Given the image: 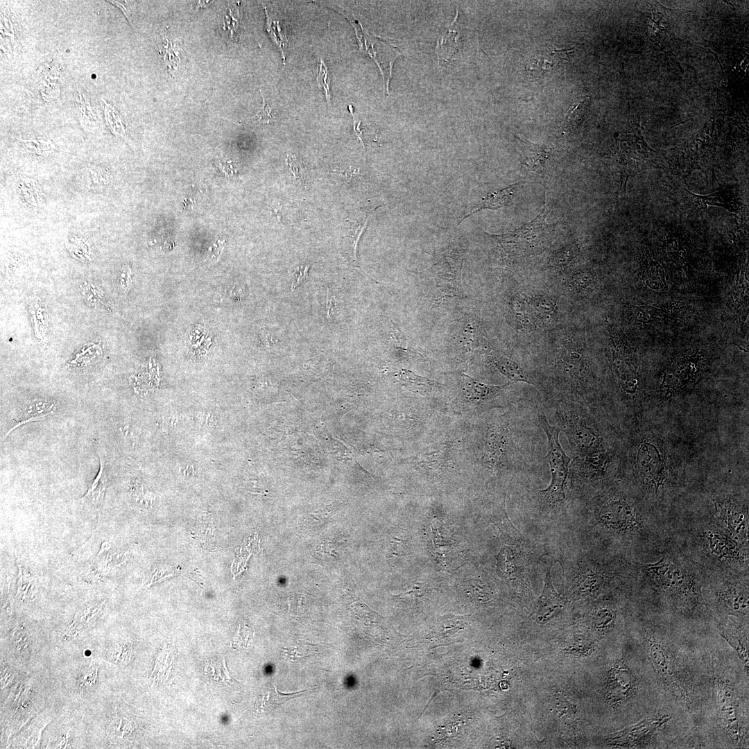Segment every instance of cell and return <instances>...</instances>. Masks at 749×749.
<instances>
[{
    "mask_svg": "<svg viewBox=\"0 0 749 749\" xmlns=\"http://www.w3.org/2000/svg\"><path fill=\"white\" fill-rule=\"evenodd\" d=\"M630 459L641 492L656 498L663 495L671 483L672 463L662 439L649 429L639 430L633 440Z\"/></svg>",
    "mask_w": 749,
    "mask_h": 749,
    "instance_id": "cell-1",
    "label": "cell"
},
{
    "mask_svg": "<svg viewBox=\"0 0 749 749\" xmlns=\"http://www.w3.org/2000/svg\"><path fill=\"white\" fill-rule=\"evenodd\" d=\"M551 210L544 198L540 213L531 221L505 234H486L511 258L537 255L550 246L554 239L555 226L546 221Z\"/></svg>",
    "mask_w": 749,
    "mask_h": 749,
    "instance_id": "cell-2",
    "label": "cell"
},
{
    "mask_svg": "<svg viewBox=\"0 0 749 749\" xmlns=\"http://www.w3.org/2000/svg\"><path fill=\"white\" fill-rule=\"evenodd\" d=\"M629 139L620 145L614 159L608 164L612 176L619 182V193L625 194L627 182L631 176L656 164L654 151L644 142L640 130L628 135Z\"/></svg>",
    "mask_w": 749,
    "mask_h": 749,
    "instance_id": "cell-3",
    "label": "cell"
},
{
    "mask_svg": "<svg viewBox=\"0 0 749 749\" xmlns=\"http://www.w3.org/2000/svg\"><path fill=\"white\" fill-rule=\"evenodd\" d=\"M540 424L547 436L548 452L545 457L549 464L551 481L540 491L542 499L551 506L560 504L565 499V488L571 458L564 451L559 441L560 429L551 425L544 415H539Z\"/></svg>",
    "mask_w": 749,
    "mask_h": 749,
    "instance_id": "cell-4",
    "label": "cell"
},
{
    "mask_svg": "<svg viewBox=\"0 0 749 749\" xmlns=\"http://www.w3.org/2000/svg\"><path fill=\"white\" fill-rule=\"evenodd\" d=\"M596 518L608 529L639 537L646 534V519L641 506L632 499H608L598 508Z\"/></svg>",
    "mask_w": 749,
    "mask_h": 749,
    "instance_id": "cell-5",
    "label": "cell"
},
{
    "mask_svg": "<svg viewBox=\"0 0 749 749\" xmlns=\"http://www.w3.org/2000/svg\"><path fill=\"white\" fill-rule=\"evenodd\" d=\"M641 569L653 583L664 591L684 597L697 595L698 585L691 574L669 558L643 565Z\"/></svg>",
    "mask_w": 749,
    "mask_h": 749,
    "instance_id": "cell-6",
    "label": "cell"
},
{
    "mask_svg": "<svg viewBox=\"0 0 749 749\" xmlns=\"http://www.w3.org/2000/svg\"><path fill=\"white\" fill-rule=\"evenodd\" d=\"M465 249L458 244L449 250L443 257L427 273V286L433 287L436 293H444V296H456L461 284L462 266Z\"/></svg>",
    "mask_w": 749,
    "mask_h": 749,
    "instance_id": "cell-7",
    "label": "cell"
},
{
    "mask_svg": "<svg viewBox=\"0 0 749 749\" xmlns=\"http://www.w3.org/2000/svg\"><path fill=\"white\" fill-rule=\"evenodd\" d=\"M701 356H679L668 366L662 377L661 389L666 398L679 396L692 388L703 371Z\"/></svg>",
    "mask_w": 749,
    "mask_h": 749,
    "instance_id": "cell-8",
    "label": "cell"
},
{
    "mask_svg": "<svg viewBox=\"0 0 749 749\" xmlns=\"http://www.w3.org/2000/svg\"><path fill=\"white\" fill-rule=\"evenodd\" d=\"M700 535L703 548L710 556L722 563L748 565V549L743 548L735 537L716 526L706 528Z\"/></svg>",
    "mask_w": 749,
    "mask_h": 749,
    "instance_id": "cell-9",
    "label": "cell"
},
{
    "mask_svg": "<svg viewBox=\"0 0 749 749\" xmlns=\"http://www.w3.org/2000/svg\"><path fill=\"white\" fill-rule=\"evenodd\" d=\"M563 428L574 448L579 451L582 456L606 451L602 435L588 420L571 417L569 422H565Z\"/></svg>",
    "mask_w": 749,
    "mask_h": 749,
    "instance_id": "cell-10",
    "label": "cell"
},
{
    "mask_svg": "<svg viewBox=\"0 0 749 749\" xmlns=\"http://www.w3.org/2000/svg\"><path fill=\"white\" fill-rule=\"evenodd\" d=\"M356 35L360 51L368 55L377 63L383 74L386 90L388 92L393 65L401 53L393 45L370 35L363 28L359 33L356 32Z\"/></svg>",
    "mask_w": 749,
    "mask_h": 749,
    "instance_id": "cell-11",
    "label": "cell"
},
{
    "mask_svg": "<svg viewBox=\"0 0 749 749\" xmlns=\"http://www.w3.org/2000/svg\"><path fill=\"white\" fill-rule=\"evenodd\" d=\"M614 347L612 350V365L617 374L619 382L623 390L632 397L637 395L638 390V374L636 362L628 351L623 349L621 340L616 341L612 338Z\"/></svg>",
    "mask_w": 749,
    "mask_h": 749,
    "instance_id": "cell-12",
    "label": "cell"
},
{
    "mask_svg": "<svg viewBox=\"0 0 749 749\" xmlns=\"http://www.w3.org/2000/svg\"><path fill=\"white\" fill-rule=\"evenodd\" d=\"M668 716L646 719L618 732L612 739L613 743L628 747L642 746L650 741L654 734L668 721Z\"/></svg>",
    "mask_w": 749,
    "mask_h": 749,
    "instance_id": "cell-13",
    "label": "cell"
},
{
    "mask_svg": "<svg viewBox=\"0 0 749 749\" xmlns=\"http://www.w3.org/2000/svg\"><path fill=\"white\" fill-rule=\"evenodd\" d=\"M715 515L723 528L743 540H748V515L740 506L732 503L718 501Z\"/></svg>",
    "mask_w": 749,
    "mask_h": 749,
    "instance_id": "cell-14",
    "label": "cell"
},
{
    "mask_svg": "<svg viewBox=\"0 0 749 749\" xmlns=\"http://www.w3.org/2000/svg\"><path fill=\"white\" fill-rule=\"evenodd\" d=\"M716 694L721 720L731 736L739 740L741 732L735 695L732 689L723 682H718L716 685Z\"/></svg>",
    "mask_w": 749,
    "mask_h": 749,
    "instance_id": "cell-15",
    "label": "cell"
},
{
    "mask_svg": "<svg viewBox=\"0 0 749 749\" xmlns=\"http://www.w3.org/2000/svg\"><path fill=\"white\" fill-rule=\"evenodd\" d=\"M685 191L691 197L695 205L702 209L713 205L723 207L733 214H737L739 212L740 202L737 184L723 187L708 195H697L687 189Z\"/></svg>",
    "mask_w": 749,
    "mask_h": 749,
    "instance_id": "cell-16",
    "label": "cell"
},
{
    "mask_svg": "<svg viewBox=\"0 0 749 749\" xmlns=\"http://www.w3.org/2000/svg\"><path fill=\"white\" fill-rule=\"evenodd\" d=\"M566 603L565 599L554 589L550 571L546 573L542 592L539 597L535 608V616L539 623H546L560 612Z\"/></svg>",
    "mask_w": 749,
    "mask_h": 749,
    "instance_id": "cell-17",
    "label": "cell"
},
{
    "mask_svg": "<svg viewBox=\"0 0 749 749\" xmlns=\"http://www.w3.org/2000/svg\"><path fill=\"white\" fill-rule=\"evenodd\" d=\"M716 596L723 605L736 613L748 612V585L734 580H725L716 587Z\"/></svg>",
    "mask_w": 749,
    "mask_h": 749,
    "instance_id": "cell-18",
    "label": "cell"
},
{
    "mask_svg": "<svg viewBox=\"0 0 749 749\" xmlns=\"http://www.w3.org/2000/svg\"><path fill=\"white\" fill-rule=\"evenodd\" d=\"M158 48L159 53L169 73L171 76L176 77L186 59L182 42L173 37L169 30L165 28L161 33V42Z\"/></svg>",
    "mask_w": 749,
    "mask_h": 749,
    "instance_id": "cell-19",
    "label": "cell"
},
{
    "mask_svg": "<svg viewBox=\"0 0 749 749\" xmlns=\"http://www.w3.org/2000/svg\"><path fill=\"white\" fill-rule=\"evenodd\" d=\"M519 140L522 146L519 160L523 168L529 173H543L550 150L524 139Z\"/></svg>",
    "mask_w": 749,
    "mask_h": 749,
    "instance_id": "cell-20",
    "label": "cell"
},
{
    "mask_svg": "<svg viewBox=\"0 0 749 749\" xmlns=\"http://www.w3.org/2000/svg\"><path fill=\"white\" fill-rule=\"evenodd\" d=\"M519 186L520 182H516L493 193H488L476 207H474L470 212L464 215L459 220L458 225H460L466 218L482 209L497 210L507 207L511 203L514 194Z\"/></svg>",
    "mask_w": 749,
    "mask_h": 749,
    "instance_id": "cell-21",
    "label": "cell"
},
{
    "mask_svg": "<svg viewBox=\"0 0 749 749\" xmlns=\"http://www.w3.org/2000/svg\"><path fill=\"white\" fill-rule=\"evenodd\" d=\"M508 385L509 384L498 386L486 384L467 374H462V389L465 398L470 401L481 402L492 398Z\"/></svg>",
    "mask_w": 749,
    "mask_h": 749,
    "instance_id": "cell-22",
    "label": "cell"
},
{
    "mask_svg": "<svg viewBox=\"0 0 749 749\" xmlns=\"http://www.w3.org/2000/svg\"><path fill=\"white\" fill-rule=\"evenodd\" d=\"M649 650L652 661L659 675L668 685L673 687V685L675 684V671L666 649L660 642L651 639Z\"/></svg>",
    "mask_w": 749,
    "mask_h": 749,
    "instance_id": "cell-23",
    "label": "cell"
},
{
    "mask_svg": "<svg viewBox=\"0 0 749 749\" xmlns=\"http://www.w3.org/2000/svg\"><path fill=\"white\" fill-rule=\"evenodd\" d=\"M458 10L454 20L446 33L438 40L436 53L439 61L449 60L460 49V40L458 26Z\"/></svg>",
    "mask_w": 749,
    "mask_h": 749,
    "instance_id": "cell-24",
    "label": "cell"
},
{
    "mask_svg": "<svg viewBox=\"0 0 749 749\" xmlns=\"http://www.w3.org/2000/svg\"><path fill=\"white\" fill-rule=\"evenodd\" d=\"M490 360L497 369L512 382L531 384L521 366L501 352H494Z\"/></svg>",
    "mask_w": 749,
    "mask_h": 749,
    "instance_id": "cell-25",
    "label": "cell"
},
{
    "mask_svg": "<svg viewBox=\"0 0 749 749\" xmlns=\"http://www.w3.org/2000/svg\"><path fill=\"white\" fill-rule=\"evenodd\" d=\"M538 327L550 326L556 320L557 307L555 302L544 295L528 298Z\"/></svg>",
    "mask_w": 749,
    "mask_h": 749,
    "instance_id": "cell-26",
    "label": "cell"
},
{
    "mask_svg": "<svg viewBox=\"0 0 749 749\" xmlns=\"http://www.w3.org/2000/svg\"><path fill=\"white\" fill-rule=\"evenodd\" d=\"M107 475L105 469V460L103 458H100V469L99 471L90 484L89 487L85 494L82 497V501L85 503L92 505L97 511H99L101 508L103 499L105 496V489L107 486Z\"/></svg>",
    "mask_w": 749,
    "mask_h": 749,
    "instance_id": "cell-27",
    "label": "cell"
},
{
    "mask_svg": "<svg viewBox=\"0 0 749 749\" xmlns=\"http://www.w3.org/2000/svg\"><path fill=\"white\" fill-rule=\"evenodd\" d=\"M123 557H124L123 554H107L98 559L96 558L89 568L90 579L96 580L108 576L126 561V560H121Z\"/></svg>",
    "mask_w": 749,
    "mask_h": 749,
    "instance_id": "cell-28",
    "label": "cell"
},
{
    "mask_svg": "<svg viewBox=\"0 0 749 749\" xmlns=\"http://www.w3.org/2000/svg\"><path fill=\"white\" fill-rule=\"evenodd\" d=\"M511 309L515 319L525 328L535 329L538 327L528 298L515 295L511 300Z\"/></svg>",
    "mask_w": 749,
    "mask_h": 749,
    "instance_id": "cell-29",
    "label": "cell"
},
{
    "mask_svg": "<svg viewBox=\"0 0 749 749\" xmlns=\"http://www.w3.org/2000/svg\"><path fill=\"white\" fill-rule=\"evenodd\" d=\"M561 359L567 370L571 372H578L584 368L583 350L572 341L564 343L561 352Z\"/></svg>",
    "mask_w": 749,
    "mask_h": 749,
    "instance_id": "cell-30",
    "label": "cell"
},
{
    "mask_svg": "<svg viewBox=\"0 0 749 749\" xmlns=\"http://www.w3.org/2000/svg\"><path fill=\"white\" fill-rule=\"evenodd\" d=\"M18 581L17 596L23 601H33L37 596V586L33 575L18 567Z\"/></svg>",
    "mask_w": 749,
    "mask_h": 749,
    "instance_id": "cell-31",
    "label": "cell"
},
{
    "mask_svg": "<svg viewBox=\"0 0 749 749\" xmlns=\"http://www.w3.org/2000/svg\"><path fill=\"white\" fill-rule=\"evenodd\" d=\"M579 248L576 243H570L552 252L549 266L555 269L561 270L571 265L579 255Z\"/></svg>",
    "mask_w": 749,
    "mask_h": 749,
    "instance_id": "cell-32",
    "label": "cell"
},
{
    "mask_svg": "<svg viewBox=\"0 0 749 749\" xmlns=\"http://www.w3.org/2000/svg\"><path fill=\"white\" fill-rule=\"evenodd\" d=\"M491 521L499 530L502 540L505 543L515 544L521 540L519 532L508 519L505 510L494 515Z\"/></svg>",
    "mask_w": 749,
    "mask_h": 749,
    "instance_id": "cell-33",
    "label": "cell"
},
{
    "mask_svg": "<svg viewBox=\"0 0 749 749\" xmlns=\"http://www.w3.org/2000/svg\"><path fill=\"white\" fill-rule=\"evenodd\" d=\"M399 379L404 384V386L416 390H420L422 391H431L433 389H438L442 384L431 380L427 377L417 375L412 371L404 369L398 373Z\"/></svg>",
    "mask_w": 749,
    "mask_h": 749,
    "instance_id": "cell-34",
    "label": "cell"
},
{
    "mask_svg": "<svg viewBox=\"0 0 749 749\" xmlns=\"http://www.w3.org/2000/svg\"><path fill=\"white\" fill-rule=\"evenodd\" d=\"M632 675L630 671L624 668H619L612 675V681L610 684L611 694L618 699H625L630 694L632 689Z\"/></svg>",
    "mask_w": 749,
    "mask_h": 749,
    "instance_id": "cell-35",
    "label": "cell"
},
{
    "mask_svg": "<svg viewBox=\"0 0 749 749\" xmlns=\"http://www.w3.org/2000/svg\"><path fill=\"white\" fill-rule=\"evenodd\" d=\"M309 691V690H302L291 694H283L278 691L275 688L274 690H270L267 696L263 698L261 702L262 704L259 708L262 709L264 712L272 711L287 700L302 696Z\"/></svg>",
    "mask_w": 749,
    "mask_h": 749,
    "instance_id": "cell-36",
    "label": "cell"
},
{
    "mask_svg": "<svg viewBox=\"0 0 749 749\" xmlns=\"http://www.w3.org/2000/svg\"><path fill=\"white\" fill-rule=\"evenodd\" d=\"M460 331V341L461 344L469 345L471 347L478 346L481 341V329L477 320L470 318L468 321L464 322Z\"/></svg>",
    "mask_w": 749,
    "mask_h": 749,
    "instance_id": "cell-37",
    "label": "cell"
},
{
    "mask_svg": "<svg viewBox=\"0 0 749 749\" xmlns=\"http://www.w3.org/2000/svg\"><path fill=\"white\" fill-rule=\"evenodd\" d=\"M594 281V275L589 270H580L571 277L570 286L578 293L587 291Z\"/></svg>",
    "mask_w": 749,
    "mask_h": 749,
    "instance_id": "cell-38",
    "label": "cell"
},
{
    "mask_svg": "<svg viewBox=\"0 0 749 749\" xmlns=\"http://www.w3.org/2000/svg\"><path fill=\"white\" fill-rule=\"evenodd\" d=\"M585 104V100L579 98L577 102L572 105L563 122L565 128L571 129L578 127L583 117Z\"/></svg>",
    "mask_w": 749,
    "mask_h": 749,
    "instance_id": "cell-39",
    "label": "cell"
},
{
    "mask_svg": "<svg viewBox=\"0 0 749 749\" xmlns=\"http://www.w3.org/2000/svg\"><path fill=\"white\" fill-rule=\"evenodd\" d=\"M614 620L613 612L609 609L603 608L599 610L594 616V626L600 632H606L612 628Z\"/></svg>",
    "mask_w": 749,
    "mask_h": 749,
    "instance_id": "cell-40",
    "label": "cell"
},
{
    "mask_svg": "<svg viewBox=\"0 0 749 749\" xmlns=\"http://www.w3.org/2000/svg\"><path fill=\"white\" fill-rule=\"evenodd\" d=\"M286 162L294 179L300 184H304L306 171L302 161L295 155H289L286 157Z\"/></svg>",
    "mask_w": 749,
    "mask_h": 749,
    "instance_id": "cell-41",
    "label": "cell"
},
{
    "mask_svg": "<svg viewBox=\"0 0 749 749\" xmlns=\"http://www.w3.org/2000/svg\"><path fill=\"white\" fill-rule=\"evenodd\" d=\"M605 580L604 575L598 571H589L583 582L581 592L583 593H592L598 590L603 585Z\"/></svg>",
    "mask_w": 749,
    "mask_h": 749,
    "instance_id": "cell-42",
    "label": "cell"
},
{
    "mask_svg": "<svg viewBox=\"0 0 749 749\" xmlns=\"http://www.w3.org/2000/svg\"><path fill=\"white\" fill-rule=\"evenodd\" d=\"M368 216L363 218L361 221L355 223L354 226L352 228L350 234L349 235L350 240L351 241V248L352 251L353 259L356 260V248L359 241L360 236L365 230L368 224Z\"/></svg>",
    "mask_w": 749,
    "mask_h": 749,
    "instance_id": "cell-43",
    "label": "cell"
},
{
    "mask_svg": "<svg viewBox=\"0 0 749 749\" xmlns=\"http://www.w3.org/2000/svg\"><path fill=\"white\" fill-rule=\"evenodd\" d=\"M500 569L506 576L511 575L514 571L513 554L509 547H503L499 554Z\"/></svg>",
    "mask_w": 749,
    "mask_h": 749,
    "instance_id": "cell-44",
    "label": "cell"
},
{
    "mask_svg": "<svg viewBox=\"0 0 749 749\" xmlns=\"http://www.w3.org/2000/svg\"><path fill=\"white\" fill-rule=\"evenodd\" d=\"M275 214L279 221L282 223L286 221V223L294 222L296 219L295 217V209L293 207L286 205H282L277 204L273 209Z\"/></svg>",
    "mask_w": 749,
    "mask_h": 749,
    "instance_id": "cell-45",
    "label": "cell"
},
{
    "mask_svg": "<svg viewBox=\"0 0 749 749\" xmlns=\"http://www.w3.org/2000/svg\"><path fill=\"white\" fill-rule=\"evenodd\" d=\"M317 82L324 91L328 104L330 103L329 80L328 79L327 68L325 62L320 58V69L317 76Z\"/></svg>",
    "mask_w": 749,
    "mask_h": 749,
    "instance_id": "cell-46",
    "label": "cell"
},
{
    "mask_svg": "<svg viewBox=\"0 0 749 749\" xmlns=\"http://www.w3.org/2000/svg\"><path fill=\"white\" fill-rule=\"evenodd\" d=\"M259 92L262 96V105L260 110L255 114V117L261 123H268L273 122L275 119L272 113V108L260 89Z\"/></svg>",
    "mask_w": 749,
    "mask_h": 749,
    "instance_id": "cell-47",
    "label": "cell"
},
{
    "mask_svg": "<svg viewBox=\"0 0 749 749\" xmlns=\"http://www.w3.org/2000/svg\"><path fill=\"white\" fill-rule=\"evenodd\" d=\"M556 702L558 712L561 714L562 716L566 715L567 716H573L576 710L574 704L569 703L563 696H556Z\"/></svg>",
    "mask_w": 749,
    "mask_h": 749,
    "instance_id": "cell-48",
    "label": "cell"
},
{
    "mask_svg": "<svg viewBox=\"0 0 749 749\" xmlns=\"http://www.w3.org/2000/svg\"><path fill=\"white\" fill-rule=\"evenodd\" d=\"M310 265L309 264H302L297 267L295 270L291 288L295 289L298 286L302 284L308 277V271Z\"/></svg>",
    "mask_w": 749,
    "mask_h": 749,
    "instance_id": "cell-49",
    "label": "cell"
},
{
    "mask_svg": "<svg viewBox=\"0 0 749 749\" xmlns=\"http://www.w3.org/2000/svg\"><path fill=\"white\" fill-rule=\"evenodd\" d=\"M51 413H53V411H51V412H49V413H45V414H43V415H37V416H35V417H29V418H28L27 420H22V421H20V422H18V423H17V424H15V426H14V427H12V428L11 429H10V430H9V431H8V433H6V435L5 436L4 438H6V437H7V436H8V435H9V434H10V433H11V432H12V431H13V430H15V429H17V428L19 427L20 426H21V425H24V424H27V423H28V422H34V421H40V420H44V419L45 418V417H47V416H48L49 415H50V414H51Z\"/></svg>",
    "mask_w": 749,
    "mask_h": 749,
    "instance_id": "cell-50",
    "label": "cell"
},
{
    "mask_svg": "<svg viewBox=\"0 0 749 749\" xmlns=\"http://www.w3.org/2000/svg\"><path fill=\"white\" fill-rule=\"evenodd\" d=\"M333 302H334L333 295L330 292L329 289H327V300H326V309H327V317L329 316L330 312H331V311H332V309L333 308V304H334Z\"/></svg>",
    "mask_w": 749,
    "mask_h": 749,
    "instance_id": "cell-51",
    "label": "cell"
}]
</instances>
